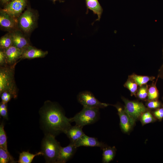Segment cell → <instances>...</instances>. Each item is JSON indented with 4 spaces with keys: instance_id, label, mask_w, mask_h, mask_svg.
Segmentation results:
<instances>
[{
    "instance_id": "9",
    "label": "cell",
    "mask_w": 163,
    "mask_h": 163,
    "mask_svg": "<svg viewBox=\"0 0 163 163\" xmlns=\"http://www.w3.org/2000/svg\"><path fill=\"white\" fill-rule=\"evenodd\" d=\"M27 0H11L5 5L4 11L18 19L22 13L27 5Z\"/></svg>"
},
{
    "instance_id": "27",
    "label": "cell",
    "mask_w": 163,
    "mask_h": 163,
    "mask_svg": "<svg viewBox=\"0 0 163 163\" xmlns=\"http://www.w3.org/2000/svg\"><path fill=\"white\" fill-rule=\"evenodd\" d=\"M15 163L13 157L6 151L0 148V163Z\"/></svg>"
},
{
    "instance_id": "14",
    "label": "cell",
    "mask_w": 163,
    "mask_h": 163,
    "mask_svg": "<svg viewBox=\"0 0 163 163\" xmlns=\"http://www.w3.org/2000/svg\"><path fill=\"white\" fill-rule=\"evenodd\" d=\"M48 53L47 51H43L30 45L23 49L21 60L43 58Z\"/></svg>"
},
{
    "instance_id": "17",
    "label": "cell",
    "mask_w": 163,
    "mask_h": 163,
    "mask_svg": "<svg viewBox=\"0 0 163 163\" xmlns=\"http://www.w3.org/2000/svg\"><path fill=\"white\" fill-rule=\"evenodd\" d=\"M102 162L108 163L113 160L116 154V149L115 146L111 147L107 145L103 148Z\"/></svg>"
},
{
    "instance_id": "24",
    "label": "cell",
    "mask_w": 163,
    "mask_h": 163,
    "mask_svg": "<svg viewBox=\"0 0 163 163\" xmlns=\"http://www.w3.org/2000/svg\"><path fill=\"white\" fill-rule=\"evenodd\" d=\"M123 86L124 87L127 88L129 91L131 96H134L136 97V94L139 87L136 82L128 78Z\"/></svg>"
},
{
    "instance_id": "34",
    "label": "cell",
    "mask_w": 163,
    "mask_h": 163,
    "mask_svg": "<svg viewBox=\"0 0 163 163\" xmlns=\"http://www.w3.org/2000/svg\"><path fill=\"white\" fill-rule=\"evenodd\" d=\"M11 0H0L1 3L2 5H5Z\"/></svg>"
},
{
    "instance_id": "1",
    "label": "cell",
    "mask_w": 163,
    "mask_h": 163,
    "mask_svg": "<svg viewBox=\"0 0 163 163\" xmlns=\"http://www.w3.org/2000/svg\"><path fill=\"white\" fill-rule=\"evenodd\" d=\"M40 114L42 125L47 132L55 136L65 133L72 126L70 118L65 115L62 108L56 103L47 101L40 109Z\"/></svg>"
},
{
    "instance_id": "13",
    "label": "cell",
    "mask_w": 163,
    "mask_h": 163,
    "mask_svg": "<svg viewBox=\"0 0 163 163\" xmlns=\"http://www.w3.org/2000/svg\"><path fill=\"white\" fill-rule=\"evenodd\" d=\"M11 33L13 45L19 49H24L30 45L29 40L25 34L19 29L15 30Z\"/></svg>"
},
{
    "instance_id": "30",
    "label": "cell",
    "mask_w": 163,
    "mask_h": 163,
    "mask_svg": "<svg viewBox=\"0 0 163 163\" xmlns=\"http://www.w3.org/2000/svg\"><path fill=\"white\" fill-rule=\"evenodd\" d=\"M0 115L4 118L8 119L7 104L2 102L0 104Z\"/></svg>"
},
{
    "instance_id": "18",
    "label": "cell",
    "mask_w": 163,
    "mask_h": 163,
    "mask_svg": "<svg viewBox=\"0 0 163 163\" xmlns=\"http://www.w3.org/2000/svg\"><path fill=\"white\" fill-rule=\"evenodd\" d=\"M85 1L87 8L97 15L98 18L96 20L99 21L103 12V9L98 0H85Z\"/></svg>"
},
{
    "instance_id": "23",
    "label": "cell",
    "mask_w": 163,
    "mask_h": 163,
    "mask_svg": "<svg viewBox=\"0 0 163 163\" xmlns=\"http://www.w3.org/2000/svg\"><path fill=\"white\" fill-rule=\"evenodd\" d=\"M139 119L142 126L153 123L157 120L153 115L152 111L149 110L142 113Z\"/></svg>"
},
{
    "instance_id": "4",
    "label": "cell",
    "mask_w": 163,
    "mask_h": 163,
    "mask_svg": "<svg viewBox=\"0 0 163 163\" xmlns=\"http://www.w3.org/2000/svg\"><path fill=\"white\" fill-rule=\"evenodd\" d=\"M99 109L83 107L82 109L73 117L70 118L71 122L83 127L92 124L98 121L100 118Z\"/></svg>"
},
{
    "instance_id": "22",
    "label": "cell",
    "mask_w": 163,
    "mask_h": 163,
    "mask_svg": "<svg viewBox=\"0 0 163 163\" xmlns=\"http://www.w3.org/2000/svg\"><path fill=\"white\" fill-rule=\"evenodd\" d=\"M12 45H13V41L10 32L1 37L0 39V49H5Z\"/></svg>"
},
{
    "instance_id": "20",
    "label": "cell",
    "mask_w": 163,
    "mask_h": 163,
    "mask_svg": "<svg viewBox=\"0 0 163 163\" xmlns=\"http://www.w3.org/2000/svg\"><path fill=\"white\" fill-rule=\"evenodd\" d=\"M40 155H43L41 151L35 154L31 153L28 152L24 151L20 153L18 162V163H31L36 156Z\"/></svg>"
},
{
    "instance_id": "10",
    "label": "cell",
    "mask_w": 163,
    "mask_h": 163,
    "mask_svg": "<svg viewBox=\"0 0 163 163\" xmlns=\"http://www.w3.org/2000/svg\"><path fill=\"white\" fill-rule=\"evenodd\" d=\"M0 26L9 32L19 29L18 19L11 16L2 9L0 11Z\"/></svg>"
},
{
    "instance_id": "15",
    "label": "cell",
    "mask_w": 163,
    "mask_h": 163,
    "mask_svg": "<svg viewBox=\"0 0 163 163\" xmlns=\"http://www.w3.org/2000/svg\"><path fill=\"white\" fill-rule=\"evenodd\" d=\"M77 148L80 146L97 147L102 149L107 145L99 141L96 138L89 137L84 134L75 144Z\"/></svg>"
},
{
    "instance_id": "26",
    "label": "cell",
    "mask_w": 163,
    "mask_h": 163,
    "mask_svg": "<svg viewBox=\"0 0 163 163\" xmlns=\"http://www.w3.org/2000/svg\"><path fill=\"white\" fill-rule=\"evenodd\" d=\"M4 123L2 122L0 125V148L9 152L7 148V138L4 130Z\"/></svg>"
},
{
    "instance_id": "6",
    "label": "cell",
    "mask_w": 163,
    "mask_h": 163,
    "mask_svg": "<svg viewBox=\"0 0 163 163\" xmlns=\"http://www.w3.org/2000/svg\"><path fill=\"white\" fill-rule=\"evenodd\" d=\"M125 105L124 108L129 116L135 122L139 119L142 115L149 110L141 102L131 101L121 97Z\"/></svg>"
},
{
    "instance_id": "21",
    "label": "cell",
    "mask_w": 163,
    "mask_h": 163,
    "mask_svg": "<svg viewBox=\"0 0 163 163\" xmlns=\"http://www.w3.org/2000/svg\"><path fill=\"white\" fill-rule=\"evenodd\" d=\"M158 78L157 77L155 81H153L152 83L149 86L147 100H158L159 97V93L156 86V84Z\"/></svg>"
},
{
    "instance_id": "28",
    "label": "cell",
    "mask_w": 163,
    "mask_h": 163,
    "mask_svg": "<svg viewBox=\"0 0 163 163\" xmlns=\"http://www.w3.org/2000/svg\"><path fill=\"white\" fill-rule=\"evenodd\" d=\"M145 105L149 110H155L163 106V104L158 100H147Z\"/></svg>"
},
{
    "instance_id": "33",
    "label": "cell",
    "mask_w": 163,
    "mask_h": 163,
    "mask_svg": "<svg viewBox=\"0 0 163 163\" xmlns=\"http://www.w3.org/2000/svg\"><path fill=\"white\" fill-rule=\"evenodd\" d=\"M157 77L158 78L163 79V62L158 69Z\"/></svg>"
},
{
    "instance_id": "29",
    "label": "cell",
    "mask_w": 163,
    "mask_h": 163,
    "mask_svg": "<svg viewBox=\"0 0 163 163\" xmlns=\"http://www.w3.org/2000/svg\"><path fill=\"white\" fill-rule=\"evenodd\" d=\"M152 112L156 119L161 121L163 119V106Z\"/></svg>"
},
{
    "instance_id": "31",
    "label": "cell",
    "mask_w": 163,
    "mask_h": 163,
    "mask_svg": "<svg viewBox=\"0 0 163 163\" xmlns=\"http://www.w3.org/2000/svg\"><path fill=\"white\" fill-rule=\"evenodd\" d=\"M0 94L2 100L1 102L5 104H7L11 98L13 97L12 95L8 92H3Z\"/></svg>"
},
{
    "instance_id": "35",
    "label": "cell",
    "mask_w": 163,
    "mask_h": 163,
    "mask_svg": "<svg viewBox=\"0 0 163 163\" xmlns=\"http://www.w3.org/2000/svg\"><path fill=\"white\" fill-rule=\"evenodd\" d=\"M162 54H163V50H162Z\"/></svg>"
},
{
    "instance_id": "2",
    "label": "cell",
    "mask_w": 163,
    "mask_h": 163,
    "mask_svg": "<svg viewBox=\"0 0 163 163\" xmlns=\"http://www.w3.org/2000/svg\"><path fill=\"white\" fill-rule=\"evenodd\" d=\"M16 64L12 66L6 65L0 68V94L8 92L14 98L17 97L18 91L14 77Z\"/></svg>"
},
{
    "instance_id": "8",
    "label": "cell",
    "mask_w": 163,
    "mask_h": 163,
    "mask_svg": "<svg viewBox=\"0 0 163 163\" xmlns=\"http://www.w3.org/2000/svg\"><path fill=\"white\" fill-rule=\"evenodd\" d=\"M111 105L115 107L117 110L121 130L124 133H129L135 125L136 122L129 116L124 108L119 104Z\"/></svg>"
},
{
    "instance_id": "37",
    "label": "cell",
    "mask_w": 163,
    "mask_h": 163,
    "mask_svg": "<svg viewBox=\"0 0 163 163\" xmlns=\"http://www.w3.org/2000/svg\"><path fill=\"white\" fill-rule=\"evenodd\" d=\"M162 100H163V97H162Z\"/></svg>"
},
{
    "instance_id": "19",
    "label": "cell",
    "mask_w": 163,
    "mask_h": 163,
    "mask_svg": "<svg viewBox=\"0 0 163 163\" xmlns=\"http://www.w3.org/2000/svg\"><path fill=\"white\" fill-rule=\"evenodd\" d=\"M128 78L136 82L139 87L147 84L149 81H153L155 78L153 76L139 75L134 73L129 75Z\"/></svg>"
},
{
    "instance_id": "25",
    "label": "cell",
    "mask_w": 163,
    "mask_h": 163,
    "mask_svg": "<svg viewBox=\"0 0 163 163\" xmlns=\"http://www.w3.org/2000/svg\"><path fill=\"white\" fill-rule=\"evenodd\" d=\"M149 85L147 84L139 87L136 97L139 100L146 101L147 100Z\"/></svg>"
},
{
    "instance_id": "5",
    "label": "cell",
    "mask_w": 163,
    "mask_h": 163,
    "mask_svg": "<svg viewBox=\"0 0 163 163\" xmlns=\"http://www.w3.org/2000/svg\"><path fill=\"white\" fill-rule=\"evenodd\" d=\"M37 16L35 11L28 8L18 18L19 29L25 34H30L37 25Z\"/></svg>"
},
{
    "instance_id": "3",
    "label": "cell",
    "mask_w": 163,
    "mask_h": 163,
    "mask_svg": "<svg viewBox=\"0 0 163 163\" xmlns=\"http://www.w3.org/2000/svg\"><path fill=\"white\" fill-rule=\"evenodd\" d=\"M55 136L46 134L41 144V152L46 162L56 163L59 152L61 147Z\"/></svg>"
},
{
    "instance_id": "36",
    "label": "cell",
    "mask_w": 163,
    "mask_h": 163,
    "mask_svg": "<svg viewBox=\"0 0 163 163\" xmlns=\"http://www.w3.org/2000/svg\"><path fill=\"white\" fill-rule=\"evenodd\" d=\"M53 0L54 1H56V0Z\"/></svg>"
},
{
    "instance_id": "11",
    "label": "cell",
    "mask_w": 163,
    "mask_h": 163,
    "mask_svg": "<svg viewBox=\"0 0 163 163\" xmlns=\"http://www.w3.org/2000/svg\"><path fill=\"white\" fill-rule=\"evenodd\" d=\"M77 148L74 144L70 142L66 147H61L56 163H65L67 162L73 156Z\"/></svg>"
},
{
    "instance_id": "7",
    "label": "cell",
    "mask_w": 163,
    "mask_h": 163,
    "mask_svg": "<svg viewBox=\"0 0 163 163\" xmlns=\"http://www.w3.org/2000/svg\"><path fill=\"white\" fill-rule=\"evenodd\" d=\"M77 98L78 102L85 107L99 109L110 105L101 102L91 92L88 91L80 92L78 95Z\"/></svg>"
},
{
    "instance_id": "12",
    "label": "cell",
    "mask_w": 163,
    "mask_h": 163,
    "mask_svg": "<svg viewBox=\"0 0 163 163\" xmlns=\"http://www.w3.org/2000/svg\"><path fill=\"white\" fill-rule=\"evenodd\" d=\"M4 50L6 56L7 65H14L18 62L19 59L21 60L23 49H19L12 45Z\"/></svg>"
},
{
    "instance_id": "32",
    "label": "cell",
    "mask_w": 163,
    "mask_h": 163,
    "mask_svg": "<svg viewBox=\"0 0 163 163\" xmlns=\"http://www.w3.org/2000/svg\"><path fill=\"white\" fill-rule=\"evenodd\" d=\"M7 65L6 58L4 50H0V66H4Z\"/></svg>"
},
{
    "instance_id": "16",
    "label": "cell",
    "mask_w": 163,
    "mask_h": 163,
    "mask_svg": "<svg viewBox=\"0 0 163 163\" xmlns=\"http://www.w3.org/2000/svg\"><path fill=\"white\" fill-rule=\"evenodd\" d=\"M82 127L76 125L71 126L65 134L69 138L70 143L75 144L85 134L82 131Z\"/></svg>"
}]
</instances>
